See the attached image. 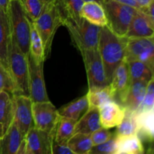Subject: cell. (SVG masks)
<instances>
[{
    "label": "cell",
    "instance_id": "3",
    "mask_svg": "<svg viewBox=\"0 0 154 154\" xmlns=\"http://www.w3.org/2000/svg\"><path fill=\"white\" fill-rule=\"evenodd\" d=\"M32 23L42 38L45 51V59L46 60L51 54V45L56 32L60 26L63 25V20L57 1L53 0L51 2Z\"/></svg>",
    "mask_w": 154,
    "mask_h": 154
},
{
    "label": "cell",
    "instance_id": "35",
    "mask_svg": "<svg viewBox=\"0 0 154 154\" xmlns=\"http://www.w3.org/2000/svg\"><path fill=\"white\" fill-rule=\"evenodd\" d=\"M2 91L13 95L14 93V85L10 73L0 61V93Z\"/></svg>",
    "mask_w": 154,
    "mask_h": 154
},
{
    "label": "cell",
    "instance_id": "42",
    "mask_svg": "<svg viewBox=\"0 0 154 154\" xmlns=\"http://www.w3.org/2000/svg\"><path fill=\"white\" fill-rule=\"evenodd\" d=\"M152 111H154V104H153V108H152Z\"/></svg>",
    "mask_w": 154,
    "mask_h": 154
},
{
    "label": "cell",
    "instance_id": "2",
    "mask_svg": "<svg viewBox=\"0 0 154 154\" xmlns=\"http://www.w3.org/2000/svg\"><path fill=\"white\" fill-rule=\"evenodd\" d=\"M8 17L11 36L26 56L29 54L31 20L20 0H11L8 7Z\"/></svg>",
    "mask_w": 154,
    "mask_h": 154
},
{
    "label": "cell",
    "instance_id": "31",
    "mask_svg": "<svg viewBox=\"0 0 154 154\" xmlns=\"http://www.w3.org/2000/svg\"><path fill=\"white\" fill-rule=\"evenodd\" d=\"M138 126L135 112L126 111L121 123L117 126L116 135H129L138 133Z\"/></svg>",
    "mask_w": 154,
    "mask_h": 154
},
{
    "label": "cell",
    "instance_id": "14",
    "mask_svg": "<svg viewBox=\"0 0 154 154\" xmlns=\"http://www.w3.org/2000/svg\"><path fill=\"white\" fill-rule=\"evenodd\" d=\"M131 83L132 81L129 75V66L127 61L124 60L115 69L112 80L110 83L115 96H118L120 103L124 99Z\"/></svg>",
    "mask_w": 154,
    "mask_h": 154
},
{
    "label": "cell",
    "instance_id": "37",
    "mask_svg": "<svg viewBox=\"0 0 154 154\" xmlns=\"http://www.w3.org/2000/svg\"><path fill=\"white\" fill-rule=\"evenodd\" d=\"M52 154H73L67 144H60L53 139L51 145Z\"/></svg>",
    "mask_w": 154,
    "mask_h": 154
},
{
    "label": "cell",
    "instance_id": "17",
    "mask_svg": "<svg viewBox=\"0 0 154 154\" xmlns=\"http://www.w3.org/2000/svg\"><path fill=\"white\" fill-rule=\"evenodd\" d=\"M11 41V32L8 14L0 8V61L8 71Z\"/></svg>",
    "mask_w": 154,
    "mask_h": 154
},
{
    "label": "cell",
    "instance_id": "21",
    "mask_svg": "<svg viewBox=\"0 0 154 154\" xmlns=\"http://www.w3.org/2000/svg\"><path fill=\"white\" fill-rule=\"evenodd\" d=\"M81 16L91 23L100 27L108 25V20L103 5L96 2H84L81 11Z\"/></svg>",
    "mask_w": 154,
    "mask_h": 154
},
{
    "label": "cell",
    "instance_id": "8",
    "mask_svg": "<svg viewBox=\"0 0 154 154\" xmlns=\"http://www.w3.org/2000/svg\"><path fill=\"white\" fill-rule=\"evenodd\" d=\"M125 60L142 62L148 66L154 77V37L128 38Z\"/></svg>",
    "mask_w": 154,
    "mask_h": 154
},
{
    "label": "cell",
    "instance_id": "24",
    "mask_svg": "<svg viewBox=\"0 0 154 154\" xmlns=\"http://www.w3.org/2000/svg\"><path fill=\"white\" fill-rule=\"evenodd\" d=\"M87 96L89 102V107L98 108H100L102 105L114 101L115 97L110 84L103 87L89 89Z\"/></svg>",
    "mask_w": 154,
    "mask_h": 154
},
{
    "label": "cell",
    "instance_id": "13",
    "mask_svg": "<svg viewBox=\"0 0 154 154\" xmlns=\"http://www.w3.org/2000/svg\"><path fill=\"white\" fill-rule=\"evenodd\" d=\"M125 36L128 38L154 37V26L144 11H136Z\"/></svg>",
    "mask_w": 154,
    "mask_h": 154
},
{
    "label": "cell",
    "instance_id": "36",
    "mask_svg": "<svg viewBox=\"0 0 154 154\" xmlns=\"http://www.w3.org/2000/svg\"><path fill=\"white\" fill-rule=\"evenodd\" d=\"M113 135H114V133H112L109 130V129L101 127L95 132H93L92 134H90V136H91L93 146H95L99 145V144L107 141L113 136Z\"/></svg>",
    "mask_w": 154,
    "mask_h": 154
},
{
    "label": "cell",
    "instance_id": "9",
    "mask_svg": "<svg viewBox=\"0 0 154 154\" xmlns=\"http://www.w3.org/2000/svg\"><path fill=\"white\" fill-rule=\"evenodd\" d=\"M32 117L35 127L54 135L60 116L50 100L32 102Z\"/></svg>",
    "mask_w": 154,
    "mask_h": 154
},
{
    "label": "cell",
    "instance_id": "12",
    "mask_svg": "<svg viewBox=\"0 0 154 154\" xmlns=\"http://www.w3.org/2000/svg\"><path fill=\"white\" fill-rule=\"evenodd\" d=\"M53 139L54 135L32 126L25 136L26 154H52Z\"/></svg>",
    "mask_w": 154,
    "mask_h": 154
},
{
    "label": "cell",
    "instance_id": "30",
    "mask_svg": "<svg viewBox=\"0 0 154 154\" xmlns=\"http://www.w3.org/2000/svg\"><path fill=\"white\" fill-rule=\"evenodd\" d=\"M29 53L37 63L45 62V51H44L42 38H41L36 28L35 27L32 21H31Z\"/></svg>",
    "mask_w": 154,
    "mask_h": 154
},
{
    "label": "cell",
    "instance_id": "10",
    "mask_svg": "<svg viewBox=\"0 0 154 154\" xmlns=\"http://www.w3.org/2000/svg\"><path fill=\"white\" fill-rule=\"evenodd\" d=\"M29 68V97L32 102L49 101L44 80V63H37L32 56H27Z\"/></svg>",
    "mask_w": 154,
    "mask_h": 154
},
{
    "label": "cell",
    "instance_id": "41",
    "mask_svg": "<svg viewBox=\"0 0 154 154\" xmlns=\"http://www.w3.org/2000/svg\"><path fill=\"white\" fill-rule=\"evenodd\" d=\"M84 2H96L99 3L102 5H103L104 2H105V0H83Z\"/></svg>",
    "mask_w": 154,
    "mask_h": 154
},
{
    "label": "cell",
    "instance_id": "38",
    "mask_svg": "<svg viewBox=\"0 0 154 154\" xmlns=\"http://www.w3.org/2000/svg\"><path fill=\"white\" fill-rule=\"evenodd\" d=\"M112 1L117 2L121 3V4L123 5H126L131 6V7H133L135 8L138 9V10H143V9L141 8V6L138 4V2H137L135 0H112Z\"/></svg>",
    "mask_w": 154,
    "mask_h": 154
},
{
    "label": "cell",
    "instance_id": "34",
    "mask_svg": "<svg viewBox=\"0 0 154 154\" xmlns=\"http://www.w3.org/2000/svg\"><path fill=\"white\" fill-rule=\"evenodd\" d=\"M90 154H117V137L115 133L105 142L93 146Z\"/></svg>",
    "mask_w": 154,
    "mask_h": 154
},
{
    "label": "cell",
    "instance_id": "26",
    "mask_svg": "<svg viewBox=\"0 0 154 154\" xmlns=\"http://www.w3.org/2000/svg\"><path fill=\"white\" fill-rule=\"evenodd\" d=\"M77 120L60 116L54 134V140L60 144H67L69 138L75 134Z\"/></svg>",
    "mask_w": 154,
    "mask_h": 154
},
{
    "label": "cell",
    "instance_id": "29",
    "mask_svg": "<svg viewBox=\"0 0 154 154\" xmlns=\"http://www.w3.org/2000/svg\"><path fill=\"white\" fill-rule=\"evenodd\" d=\"M127 63L132 82L135 81H149L153 77L151 70L142 62L131 60Z\"/></svg>",
    "mask_w": 154,
    "mask_h": 154
},
{
    "label": "cell",
    "instance_id": "4",
    "mask_svg": "<svg viewBox=\"0 0 154 154\" xmlns=\"http://www.w3.org/2000/svg\"><path fill=\"white\" fill-rule=\"evenodd\" d=\"M8 71L14 85L13 95L29 96L28 60L12 36L8 54Z\"/></svg>",
    "mask_w": 154,
    "mask_h": 154
},
{
    "label": "cell",
    "instance_id": "5",
    "mask_svg": "<svg viewBox=\"0 0 154 154\" xmlns=\"http://www.w3.org/2000/svg\"><path fill=\"white\" fill-rule=\"evenodd\" d=\"M63 26L68 29L72 43L80 52L84 50L98 48L100 26L91 23L83 17L78 20H64Z\"/></svg>",
    "mask_w": 154,
    "mask_h": 154
},
{
    "label": "cell",
    "instance_id": "28",
    "mask_svg": "<svg viewBox=\"0 0 154 154\" xmlns=\"http://www.w3.org/2000/svg\"><path fill=\"white\" fill-rule=\"evenodd\" d=\"M67 145L73 154H88L93 144L90 134L75 133L69 138Z\"/></svg>",
    "mask_w": 154,
    "mask_h": 154
},
{
    "label": "cell",
    "instance_id": "16",
    "mask_svg": "<svg viewBox=\"0 0 154 154\" xmlns=\"http://www.w3.org/2000/svg\"><path fill=\"white\" fill-rule=\"evenodd\" d=\"M149 81H135L131 83L129 90L120 105L126 111L135 112L144 100Z\"/></svg>",
    "mask_w": 154,
    "mask_h": 154
},
{
    "label": "cell",
    "instance_id": "27",
    "mask_svg": "<svg viewBox=\"0 0 154 154\" xmlns=\"http://www.w3.org/2000/svg\"><path fill=\"white\" fill-rule=\"evenodd\" d=\"M63 20H78L82 17L81 11L84 2L83 0H56Z\"/></svg>",
    "mask_w": 154,
    "mask_h": 154
},
{
    "label": "cell",
    "instance_id": "32",
    "mask_svg": "<svg viewBox=\"0 0 154 154\" xmlns=\"http://www.w3.org/2000/svg\"><path fill=\"white\" fill-rule=\"evenodd\" d=\"M53 0H20L31 21L35 20Z\"/></svg>",
    "mask_w": 154,
    "mask_h": 154
},
{
    "label": "cell",
    "instance_id": "18",
    "mask_svg": "<svg viewBox=\"0 0 154 154\" xmlns=\"http://www.w3.org/2000/svg\"><path fill=\"white\" fill-rule=\"evenodd\" d=\"M102 127L100 121L99 108L89 107L85 113L77 121L75 133L92 134L93 132Z\"/></svg>",
    "mask_w": 154,
    "mask_h": 154
},
{
    "label": "cell",
    "instance_id": "23",
    "mask_svg": "<svg viewBox=\"0 0 154 154\" xmlns=\"http://www.w3.org/2000/svg\"><path fill=\"white\" fill-rule=\"evenodd\" d=\"M138 130L137 135L141 141H146L154 144V111L135 114Z\"/></svg>",
    "mask_w": 154,
    "mask_h": 154
},
{
    "label": "cell",
    "instance_id": "22",
    "mask_svg": "<svg viewBox=\"0 0 154 154\" xmlns=\"http://www.w3.org/2000/svg\"><path fill=\"white\" fill-rule=\"evenodd\" d=\"M117 154H142L145 153L141 138L137 134L116 135Z\"/></svg>",
    "mask_w": 154,
    "mask_h": 154
},
{
    "label": "cell",
    "instance_id": "33",
    "mask_svg": "<svg viewBox=\"0 0 154 154\" xmlns=\"http://www.w3.org/2000/svg\"><path fill=\"white\" fill-rule=\"evenodd\" d=\"M154 104V77L151 78L147 83V89H146L145 96L142 103L139 108L135 111V114L149 111L152 109Z\"/></svg>",
    "mask_w": 154,
    "mask_h": 154
},
{
    "label": "cell",
    "instance_id": "7",
    "mask_svg": "<svg viewBox=\"0 0 154 154\" xmlns=\"http://www.w3.org/2000/svg\"><path fill=\"white\" fill-rule=\"evenodd\" d=\"M81 54L85 65L89 89L103 87L110 84L98 48L84 50Z\"/></svg>",
    "mask_w": 154,
    "mask_h": 154
},
{
    "label": "cell",
    "instance_id": "20",
    "mask_svg": "<svg viewBox=\"0 0 154 154\" xmlns=\"http://www.w3.org/2000/svg\"><path fill=\"white\" fill-rule=\"evenodd\" d=\"M12 95L6 91L0 93V138L6 133L14 121Z\"/></svg>",
    "mask_w": 154,
    "mask_h": 154
},
{
    "label": "cell",
    "instance_id": "19",
    "mask_svg": "<svg viewBox=\"0 0 154 154\" xmlns=\"http://www.w3.org/2000/svg\"><path fill=\"white\" fill-rule=\"evenodd\" d=\"M25 135L12 123L6 133L0 138V154H17Z\"/></svg>",
    "mask_w": 154,
    "mask_h": 154
},
{
    "label": "cell",
    "instance_id": "15",
    "mask_svg": "<svg viewBox=\"0 0 154 154\" xmlns=\"http://www.w3.org/2000/svg\"><path fill=\"white\" fill-rule=\"evenodd\" d=\"M126 109L114 101L110 102L99 108L102 126L111 129L118 126L125 117Z\"/></svg>",
    "mask_w": 154,
    "mask_h": 154
},
{
    "label": "cell",
    "instance_id": "25",
    "mask_svg": "<svg viewBox=\"0 0 154 154\" xmlns=\"http://www.w3.org/2000/svg\"><path fill=\"white\" fill-rule=\"evenodd\" d=\"M88 108L89 102L86 94L85 96H81L79 99L65 105L58 111L59 114L61 117H69L78 121Z\"/></svg>",
    "mask_w": 154,
    "mask_h": 154
},
{
    "label": "cell",
    "instance_id": "1",
    "mask_svg": "<svg viewBox=\"0 0 154 154\" xmlns=\"http://www.w3.org/2000/svg\"><path fill=\"white\" fill-rule=\"evenodd\" d=\"M127 42L128 38L117 35L107 26L101 27L98 51L109 84L112 80L115 69L126 58Z\"/></svg>",
    "mask_w": 154,
    "mask_h": 154
},
{
    "label": "cell",
    "instance_id": "6",
    "mask_svg": "<svg viewBox=\"0 0 154 154\" xmlns=\"http://www.w3.org/2000/svg\"><path fill=\"white\" fill-rule=\"evenodd\" d=\"M103 7L108 20L107 26L117 35H126L138 9L112 0H105Z\"/></svg>",
    "mask_w": 154,
    "mask_h": 154
},
{
    "label": "cell",
    "instance_id": "39",
    "mask_svg": "<svg viewBox=\"0 0 154 154\" xmlns=\"http://www.w3.org/2000/svg\"><path fill=\"white\" fill-rule=\"evenodd\" d=\"M147 15H148L149 18L151 20L152 23H153L154 26V0H152L151 2L148 5V7L144 11Z\"/></svg>",
    "mask_w": 154,
    "mask_h": 154
},
{
    "label": "cell",
    "instance_id": "11",
    "mask_svg": "<svg viewBox=\"0 0 154 154\" xmlns=\"http://www.w3.org/2000/svg\"><path fill=\"white\" fill-rule=\"evenodd\" d=\"M14 103V121L26 136L27 132L34 126L32 117V101L25 95H12Z\"/></svg>",
    "mask_w": 154,
    "mask_h": 154
},
{
    "label": "cell",
    "instance_id": "40",
    "mask_svg": "<svg viewBox=\"0 0 154 154\" xmlns=\"http://www.w3.org/2000/svg\"><path fill=\"white\" fill-rule=\"evenodd\" d=\"M135 1L138 2V4L141 7V8L143 9V11L145 10L148 5H150V3L151 2L152 0H135Z\"/></svg>",
    "mask_w": 154,
    "mask_h": 154
}]
</instances>
